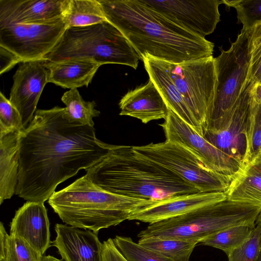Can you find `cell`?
Returning <instances> with one entry per match:
<instances>
[{
	"instance_id": "cell-18",
	"label": "cell",
	"mask_w": 261,
	"mask_h": 261,
	"mask_svg": "<svg viewBox=\"0 0 261 261\" xmlns=\"http://www.w3.org/2000/svg\"><path fill=\"white\" fill-rule=\"evenodd\" d=\"M225 199V192H200L180 195L159 201L148 207L131 213L128 220L153 223Z\"/></svg>"
},
{
	"instance_id": "cell-2",
	"label": "cell",
	"mask_w": 261,
	"mask_h": 261,
	"mask_svg": "<svg viewBox=\"0 0 261 261\" xmlns=\"http://www.w3.org/2000/svg\"><path fill=\"white\" fill-rule=\"evenodd\" d=\"M107 21L127 38L141 60L175 64L213 56L214 44L185 30L140 0H98Z\"/></svg>"
},
{
	"instance_id": "cell-28",
	"label": "cell",
	"mask_w": 261,
	"mask_h": 261,
	"mask_svg": "<svg viewBox=\"0 0 261 261\" xmlns=\"http://www.w3.org/2000/svg\"><path fill=\"white\" fill-rule=\"evenodd\" d=\"M255 225H241L227 228L202 241L199 244L222 250L227 255L251 236Z\"/></svg>"
},
{
	"instance_id": "cell-19",
	"label": "cell",
	"mask_w": 261,
	"mask_h": 261,
	"mask_svg": "<svg viewBox=\"0 0 261 261\" xmlns=\"http://www.w3.org/2000/svg\"><path fill=\"white\" fill-rule=\"evenodd\" d=\"M120 115L133 117L143 123L165 119L168 108L160 92L151 80L128 91L119 102Z\"/></svg>"
},
{
	"instance_id": "cell-31",
	"label": "cell",
	"mask_w": 261,
	"mask_h": 261,
	"mask_svg": "<svg viewBox=\"0 0 261 261\" xmlns=\"http://www.w3.org/2000/svg\"><path fill=\"white\" fill-rule=\"evenodd\" d=\"M222 4L237 11L238 22L242 30H248L261 23V0H222Z\"/></svg>"
},
{
	"instance_id": "cell-14",
	"label": "cell",
	"mask_w": 261,
	"mask_h": 261,
	"mask_svg": "<svg viewBox=\"0 0 261 261\" xmlns=\"http://www.w3.org/2000/svg\"><path fill=\"white\" fill-rule=\"evenodd\" d=\"M46 60L22 62L13 75L9 100L19 111L25 129L32 122L48 82Z\"/></svg>"
},
{
	"instance_id": "cell-22",
	"label": "cell",
	"mask_w": 261,
	"mask_h": 261,
	"mask_svg": "<svg viewBox=\"0 0 261 261\" xmlns=\"http://www.w3.org/2000/svg\"><path fill=\"white\" fill-rule=\"evenodd\" d=\"M20 133L12 131L0 134V204L15 194L19 168Z\"/></svg>"
},
{
	"instance_id": "cell-36",
	"label": "cell",
	"mask_w": 261,
	"mask_h": 261,
	"mask_svg": "<svg viewBox=\"0 0 261 261\" xmlns=\"http://www.w3.org/2000/svg\"><path fill=\"white\" fill-rule=\"evenodd\" d=\"M0 59L1 74L11 69L18 63H21L20 60L16 55L1 46Z\"/></svg>"
},
{
	"instance_id": "cell-15",
	"label": "cell",
	"mask_w": 261,
	"mask_h": 261,
	"mask_svg": "<svg viewBox=\"0 0 261 261\" xmlns=\"http://www.w3.org/2000/svg\"><path fill=\"white\" fill-rule=\"evenodd\" d=\"M69 0H0V25L48 24L65 20Z\"/></svg>"
},
{
	"instance_id": "cell-38",
	"label": "cell",
	"mask_w": 261,
	"mask_h": 261,
	"mask_svg": "<svg viewBox=\"0 0 261 261\" xmlns=\"http://www.w3.org/2000/svg\"><path fill=\"white\" fill-rule=\"evenodd\" d=\"M255 226L258 227L260 230V243L258 255L256 261H261V211L258 214L256 221Z\"/></svg>"
},
{
	"instance_id": "cell-7",
	"label": "cell",
	"mask_w": 261,
	"mask_h": 261,
	"mask_svg": "<svg viewBox=\"0 0 261 261\" xmlns=\"http://www.w3.org/2000/svg\"><path fill=\"white\" fill-rule=\"evenodd\" d=\"M215 58L217 75L215 95L204 130L212 133L223 129L230 122L233 108L248 77L250 55L247 30H241L229 49L220 47Z\"/></svg>"
},
{
	"instance_id": "cell-4",
	"label": "cell",
	"mask_w": 261,
	"mask_h": 261,
	"mask_svg": "<svg viewBox=\"0 0 261 261\" xmlns=\"http://www.w3.org/2000/svg\"><path fill=\"white\" fill-rule=\"evenodd\" d=\"M156 202L108 192L95 185L86 175L55 192L48 200L66 224L96 233L128 220L130 213Z\"/></svg>"
},
{
	"instance_id": "cell-13",
	"label": "cell",
	"mask_w": 261,
	"mask_h": 261,
	"mask_svg": "<svg viewBox=\"0 0 261 261\" xmlns=\"http://www.w3.org/2000/svg\"><path fill=\"white\" fill-rule=\"evenodd\" d=\"M256 83L247 80L243 87L230 122L215 133L204 130L203 137L221 151L242 164L246 150V134L252 106L253 89Z\"/></svg>"
},
{
	"instance_id": "cell-21",
	"label": "cell",
	"mask_w": 261,
	"mask_h": 261,
	"mask_svg": "<svg viewBox=\"0 0 261 261\" xmlns=\"http://www.w3.org/2000/svg\"><path fill=\"white\" fill-rule=\"evenodd\" d=\"M100 66L99 63L86 58L46 61L48 82L69 89L88 87Z\"/></svg>"
},
{
	"instance_id": "cell-26",
	"label": "cell",
	"mask_w": 261,
	"mask_h": 261,
	"mask_svg": "<svg viewBox=\"0 0 261 261\" xmlns=\"http://www.w3.org/2000/svg\"><path fill=\"white\" fill-rule=\"evenodd\" d=\"M61 100L66 106L64 115L68 121L94 127L93 119L100 114L94 101H85L77 88L65 92Z\"/></svg>"
},
{
	"instance_id": "cell-20",
	"label": "cell",
	"mask_w": 261,
	"mask_h": 261,
	"mask_svg": "<svg viewBox=\"0 0 261 261\" xmlns=\"http://www.w3.org/2000/svg\"><path fill=\"white\" fill-rule=\"evenodd\" d=\"M142 61L149 79L162 96L168 109L171 110L196 132L203 136V129L187 107L182 95L172 80L164 61L146 56Z\"/></svg>"
},
{
	"instance_id": "cell-25",
	"label": "cell",
	"mask_w": 261,
	"mask_h": 261,
	"mask_svg": "<svg viewBox=\"0 0 261 261\" xmlns=\"http://www.w3.org/2000/svg\"><path fill=\"white\" fill-rule=\"evenodd\" d=\"M138 243L173 261H189L196 243L175 239L148 237L140 238Z\"/></svg>"
},
{
	"instance_id": "cell-35",
	"label": "cell",
	"mask_w": 261,
	"mask_h": 261,
	"mask_svg": "<svg viewBox=\"0 0 261 261\" xmlns=\"http://www.w3.org/2000/svg\"><path fill=\"white\" fill-rule=\"evenodd\" d=\"M102 261H127L116 247L113 239L102 243Z\"/></svg>"
},
{
	"instance_id": "cell-8",
	"label": "cell",
	"mask_w": 261,
	"mask_h": 261,
	"mask_svg": "<svg viewBox=\"0 0 261 261\" xmlns=\"http://www.w3.org/2000/svg\"><path fill=\"white\" fill-rule=\"evenodd\" d=\"M132 146L138 155L169 170L201 193L226 192L234 177L209 169L191 150L177 143L166 140Z\"/></svg>"
},
{
	"instance_id": "cell-12",
	"label": "cell",
	"mask_w": 261,
	"mask_h": 261,
	"mask_svg": "<svg viewBox=\"0 0 261 261\" xmlns=\"http://www.w3.org/2000/svg\"><path fill=\"white\" fill-rule=\"evenodd\" d=\"M185 30L205 38L220 20V0H140Z\"/></svg>"
},
{
	"instance_id": "cell-1",
	"label": "cell",
	"mask_w": 261,
	"mask_h": 261,
	"mask_svg": "<svg viewBox=\"0 0 261 261\" xmlns=\"http://www.w3.org/2000/svg\"><path fill=\"white\" fill-rule=\"evenodd\" d=\"M65 108L36 110L20 133L15 194L27 201L44 203L57 187L99 161L109 144L96 137L94 127L71 122Z\"/></svg>"
},
{
	"instance_id": "cell-34",
	"label": "cell",
	"mask_w": 261,
	"mask_h": 261,
	"mask_svg": "<svg viewBox=\"0 0 261 261\" xmlns=\"http://www.w3.org/2000/svg\"><path fill=\"white\" fill-rule=\"evenodd\" d=\"M259 243L260 230L255 226L250 238L227 255V261H256Z\"/></svg>"
},
{
	"instance_id": "cell-5",
	"label": "cell",
	"mask_w": 261,
	"mask_h": 261,
	"mask_svg": "<svg viewBox=\"0 0 261 261\" xmlns=\"http://www.w3.org/2000/svg\"><path fill=\"white\" fill-rule=\"evenodd\" d=\"M261 206L225 199L187 213L149 224L138 234L140 238L158 237L200 243L227 228L255 225Z\"/></svg>"
},
{
	"instance_id": "cell-11",
	"label": "cell",
	"mask_w": 261,
	"mask_h": 261,
	"mask_svg": "<svg viewBox=\"0 0 261 261\" xmlns=\"http://www.w3.org/2000/svg\"><path fill=\"white\" fill-rule=\"evenodd\" d=\"M159 125L164 130L166 140L184 146L209 169L235 176L242 168L241 162L214 146L171 110L168 109L165 121Z\"/></svg>"
},
{
	"instance_id": "cell-39",
	"label": "cell",
	"mask_w": 261,
	"mask_h": 261,
	"mask_svg": "<svg viewBox=\"0 0 261 261\" xmlns=\"http://www.w3.org/2000/svg\"><path fill=\"white\" fill-rule=\"evenodd\" d=\"M257 84H259L261 85V82L259 83H257Z\"/></svg>"
},
{
	"instance_id": "cell-37",
	"label": "cell",
	"mask_w": 261,
	"mask_h": 261,
	"mask_svg": "<svg viewBox=\"0 0 261 261\" xmlns=\"http://www.w3.org/2000/svg\"><path fill=\"white\" fill-rule=\"evenodd\" d=\"M254 100L257 104H261V85L256 83L253 89Z\"/></svg>"
},
{
	"instance_id": "cell-27",
	"label": "cell",
	"mask_w": 261,
	"mask_h": 261,
	"mask_svg": "<svg viewBox=\"0 0 261 261\" xmlns=\"http://www.w3.org/2000/svg\"><path fill=\"white\" fill-rule=\"evenodd\" d=\"M43 256L25 241L7 232L0 223V261H41Z\"/></svg>"
},
{
	"instance_id": "cell-16",
	"label": "cell",
	"mask_w": 261,
	"mask_h": 261,
	"mask_svg": "<svg viewBox=\"0 0 261 261\" xmlns=\"http://www.w3.org/2000/svg\"><path fill=\"white\" fill-rule=\"evenodd\" d=\"M10 234L22 239L41 255L51 246L50 223L43 202L27 201L16 211Z\"/></svg>"
},
{
	"instance_id": "cell-3",
	"label": "cell",
	"mask_w": 261,
	"mask_h": 261,
	"mask_svg": "<svg viewBox=\"0 0 261 261\" xmlns=\"http://www.w3.org/2000/svg\"><path fill=\"white\" fill-rule=\"evenodd\" d=\"M85 170L100 189L133 198L159 201L200 193L169 170L138 155L132 146L109 144L106 154Z\"/></svg>"
},
{
	"instance_id": "cell-33",
	"label": "cell",
	"mask_w": 261,
	"mask_h": 261,
	"mask_svg": "<svg viewBox=\"0 0 261 261\" xmlns=\"http://www.w3.org/2000/svg\"><path fill=\"white\" fill-rule=\"evenodd\" d=\"M25 129L21 115L17 109L5 96L0 93V134Z\"/></svg>"
},
{
	"instance_id": "cell-17",
	"label": "cell",
	"mask_w": 261,
	"mask_h": 261,
	"mask_svg": "<svg viewBox=\"0 0 261 261\" xmlns=\"http://www.w3.org/2000/svg\"><path fill=\"white\" fill-rule=\"evenodd\" d=\"M55 247L64 261H102V243L98 233L67 224L55 225Z\"/></svg>"
},
{
	"instance_id": "cell-29",
	"label": "cell",
	"mask_w": 261,
	"mask_h": 261,
	"mask_svg": "<svg viewBox=\"0 0 261 261\" xmlns=\"http://www.w3.org/2000/svg\"><path fill=\"white\" fill-rule=\"evenodd\" d=\"M261 154V104L254 101L246 134V150L242 163L245 165Z\"/></svg>"
},
{
	"instance_id": "cell-24",
	"label": "cell",
	"mask_w": 261,
	"mask_h": 261,
	"mask_svg": "<svg viewBox=\"0 0 261 261\" xmlns=\"http://www.w3.org/2000/svg\"><path fill=\"white\" fill-rule=\"evenodd\" d=\"M64 18L68 28L89 26L107 20L98 0H69Z\"/></svg>"
},
{
	"instance_id": "cell-30",
	"label": "cell",
	"mask_w": 261,
	"mask_h": 261,
	"mask_svg": "<svg viewBox=\"0 0 261 261\" xmlns=\"http://www.w3.org/2000/svg\"><path fill=\"white\" fill-rule=\"evenodd\" d=\"M113 242L127 261H173L135 242L130 237L116 236Z\"/></svg>"
},
{
	"instance_id": "cell-9",
	"label": "cell",
	"mask_w": 261,
	"mask_h": 261,
	"mask_svg": "<svg viewBox=\"0 0 261 261\" xmlns=\"http://www.w3.org/2000/svg\"><path fill=\"white\" fill-rule=\"evenodd\" d=\"M164 62L187 107L204 130L215 95V58L212 56L179 64Z\"/></svg>"
},
{
	"instance_id": "cell-32",
	"label": "cell",
	"mask_w": 261,
	"mask_h": 261,
	"mask_svg": "<svg viewBox=\"0 0 261 261\" xmlns=\"http://www.w3.org/2000/svg\"><path fill=\"white\" fill-rule=\"evenodd\" d=\"M250 55L248 77L255 83L261 82V23L247 30Z\"/></svg>"
},
{
	"instance_id": "cell-23",
	"label": "cell",
	"mask_w": 261,
	"mask_h": 261,
	"mask_svg": "<svg viewBox=\"0 0 261 261\" xmlns=\"http://www.w3.org/2000/svg\"><path fill=\"white\" fill-rule=\"evenodd\" d=\"M225 193L228 200L261 206V154L242 166Z\"/></svg>"
},
{
	"instance_id": "cell-10",
	"label": "cell",
	"mask_w": 261,
	"mask_h": 261,
	"mask_svg": "<svg viewBox=\"0 0 261 261\" xmlns=\"http://www.w3.org/2000/svg\"><path fill=\"white\" fill-rule=\"evenodd\" d=\"M67 28L65 20L55 23L0 25V46L14 53L21 62L43 59Z\"/></svg>"
},
{
	"instance_id": "cell-6",
	"label": "cell",
	"mask_w": 261,
	"mask_h": 261,
	"mask_svg": "<svg viewBox=\"0 0 261 261\" xmlns=\"http://www.w3.org/2000/svg\"><path fill=\"white\" fill-rule=\"evenodd\" d=\"M91 59L101 65L117 64L136 69L141 60L124 35L108 21L83 27L67 28L43 59L58 61Z\"/></svg>"
}]
</instances>
